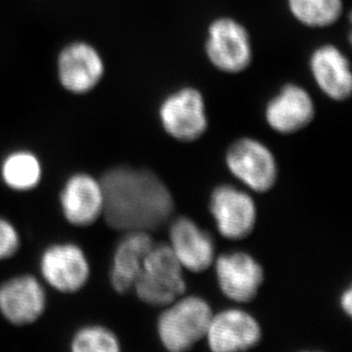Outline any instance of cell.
I'll return each instance as SVG.
<instances>
[{
	"label": "cell",
	"instance_id": "cell-17",
	"mask_svg": "<svg viewBox=\"0 0 352 352\" xmlns=\"http://www.w3.org/2000/svg\"><path fill=\"white\" fill-rule=\"evenodd\" d=\"M118 242L110 268V284L119 294L133 291L144 261L154 245L151 233L129 232Z\"/></svg>",
	"mask_w": 352,
	"mask_h": 352
},
{
	"label": "cell",
	"instance_id": "cell-4",
	"mask_svg": "<svg viewBox=\"0 0 352 352\" xmlns=\"http://www.w3.org/2000/svg\"><path fill=\"white\" fill-rule=\"evenodd\" d=\"M38 276L50 291L74 296L88 285L91 265L80 244L72 241H58L50 243L40 253Z\"/></svg>",
	"mask_w": 352,
	"mask_h": 352
},
{
	"label": "cell",
	"instance_id": "cell-3",
	"mask_svg": "<svg viewBox=\"0 0 352 352\" xmlns=\"http://www.w3.org/2000/svg\"><path fill=\"white\" fill-rule=\"evenodd\" d=\"M133 291L142 302L161 308L186 293L184 268L169 245L154 243Z\"/></svg>",
	"mask_w": 352,
	"mask_h": 352
},
{
	"label": "cell",
	"instance_id": "cell-19",
	"mask_svg": "<svg viewBox=\"0 0 352 352\" xmlns=\"http://www.w3.org/2000/svg\"><path fill=\"white\" fill-rule=\"evenodd\" d=\"M289 13L308 28H327L343 13V0H287Z\"/></svg>",
	"mask_w": 352,
	"mask_h": 352
},
{
	"label": "cell",
	"instance_id": "cell-15",
	"mask_svg": "<svg viewBox=\"0 0 352 352\" xmlns=\"http://www.w3.org/2000/svg\"><path fill=\"white\" fill-rule=\"evenodd\" d=\"M313 97L303 87L287 83L267 103L265 118L268 126L283 135L305 129L315 119Z\"/></svg>",
	"mask_w": 352,
	"mask_h": 352
},
{
	"label": "cell",
	"instance_id": "cell-13",
	"mask_svg": "<svg viewBox=\"0 0 352 352\" xmlns=\"http://www.w3.org/2000/svg\"><path fill=\"white\" fill-rule=\"evenodd\" d=\"M57 72L64 89L74 95H85L100 85L105 65L95 47L78 41L60 52Z\"/></svg>",
	"mask_w": 352,
	"mask_h": 352
},
{
	"label": "cell",
	"instance_id": "cell-1",
	"mask_svg": "<svg viewBox=\"0 0 352 352\" xmlns=\"http://www.w3.org/2000/svg\"><path fill=\"white\" fill-rule=\"evenodd\" d=\"M104 190L103 218L112 230L152 233L164 226L175 212V201L152 170L117 166L100 178Z\"/></svg>",
	"mask_w": 352,
	"mask_h": 352
},
{
	"label": "cell",
	"instance_id": "cell-20",
	"mask_svg": "<svg viewBox=\"0 0 352 352\" xmlns=\"http://www.w3.org/2000/svg\"><path fill=\"white\" fill-rule=\"evenodd\" d=\"M72 352H119L121 341L112 329L100 324H87L74 331L69 341Z\"/></svg>",
	"mask_w": 352,
	"mask_h": 352
},
{
	"label": "cell",
	"instance_id": "cell-11",
	"mask_svg": "<svg viewBox=\"0 0 352 352\" xmlns=\"http://www.w3.org/2000/svg\"><path fill=\"white\" fill-rule=\"evenodd\" d=\"M220 291L236 303H250L259 294L265 282L263 266L249 253H227L214 260Z\"/></svg>",
	"mask_w": 352,
	"mask_h": 352
},
{
	"label": "cell",
	"instance_id": "cell-10",
	"mask_svg": "<svg viewBox=\"0 0 352 352\" xmlns=\"http://www.w3.org/2000/svg\"><path fill=\"white\" fill-rule=\"evenodd\" d=\"M220 235L239 241L252 234L256 225L258 211L252 196L232 185L214 187L209 203Z\"/></svg>",
	"mask_w": 352,
	"mask_h": 352
},
{
	"label": "cell",
	"instance_id": "cell-9",
	"mask_svg": "<svg viewBox=\"0 0 352 352\" xmlns=\"http://www.w3.org/2000/svg\"><path fill=\"white\" fill-rule=\"evenodd\" d=\"M58 206L70 226H93L104 213V190L100 178L78 171L67 177L58 193Z\"/></svg>",
	"mask_w": 352,
	"mask_h": 352
},
{
	"label": "cell",
	"instance_id": "cell-2",
	"mask_svg": "<svg viewBox=\"0 0 352 352\" xmlns=\"http://www.w3.org/2000/svg\"><path fill=\"white\" fill-rule=\"evenodd\" d=\"M163 308L157 318V333L168 351H187L206 339L213 315L206 300L184 294Z\"/></svg>",
	"mask_w": 352,
	"mask_h": 352
},
{
	"label": "cell",
	"instance_id": "cell-16",
	"mask_svg": "<svg viewBox=\"0 0 352 352\" xmlns=\"http://www.w3.org/2000/svg\"><path fill=\"white\" fill-rule=\"evenodd\" d=\"M310 72L322 93L331 100L343 102L351 96L352 74L349 60L334 45H322L309 60Z\"/></svg>",
	"mask_w": 352,
	"mask_h": 352
},
{
	"label": "cell",
	"instance_id": "cell-8",
	"mask_svg": "<svg viewBox=\"0 0 352 352\" xmlns=\"http://www.w3.org/2000/svg\"><path fill=\"white\" fill-rule=\"evenodd\" d=\"M226 166L235 178L256 193L273 190L278 178L273 152L263 142L250 137L239 138L230 145Z\"/></svg>",
	"mask_w": 352,
	"mask_h": 352
},
{
	"label": "cell",
	"instance_id": "cell-22",
	"mask_svg": "<svg viewBox=\"0 0 352 352\" xmlns=\"http://www.w3.org/2000/svg\"><path fill=\"white\" fill-rule=\"evenodd\" d=\"M340 307L348 317L352 315V289L351 286L346 287L340 296Z\"/></svg>",
	"mask_w": 352,
	"mask_h": 352
},
{
	"label": "cell",
	"instance_id": "cell-5",
	"mask_svg": "<svg viewBox=\"0 0 352 352\" xmlns=\"http://www.w3.org/2000/svg\"><path fill=\"white\" fill-rule=\"evenodd\" d=\"M48 291L39 276L22 273L0 283V316L15 327L39 322L48 308Z\"/></svg>",
	"mask_w": 352,
	"mask_h": 352
},
{
	"label": "cell",
	"instance_id": "cell-12",
	"mask_svg": "<svg viewBox=\"0 0 352 352\" xmlns=\"http://www.w3.org/2000/svg\"><path fill=\"white\" fill-rule=\"evenodd\" d=\"M263 339V329L254 316L239 308L213 314L206 340L214 352L253 349Z\"/></svg>",
	"mask_w": 352,
	"mask_h": 352
},
{
	"label": "cell",
	"instance_id": "cell-6",
	"mask_svg": "<svg viewBox=\"0 0 352 352\" xmlns=\"http://www.w3.org/2000/svg\"><path fill=\"white\" fill-rule=\"evenodd\" d=\"M159 118L164 131L183 143L199 140L209 126L204 96L194 87L168 95L160 105Z\"/></svg>",
	"mask_w": 352,
	"mask_h": 352
},
{
	"label": "cell",
	"instance_id": "cell-7",
	"mask_svg": "<svg viewBox=\"0 0 352 352\" xmlns=\"http://www.w3.org/2000/svg\"><path fill=\"white\" fill-rule=\"evenodd\" d=\"M206 54L217 70L236 74L252 63V41L249 31L232 17H219L210 24Z\"/></svg>",
	"mask_w": 352,
	"mask_h": 352
},
{
	"label": "cell",
	"instance_id": "cell-14",
	"mask_svg": "<svg viewBox=\"0 0 352 352\" xmlns=\"http://www.w3.org/2000/svg\"><path fill=\"white\" fill-rule=\"evenodd\" d=\"M169 241L170 249L184 270L203 273L216 260V246L212 237L187 217H180L171 223Z\"/></svg>",
	"mask_w": 352,
	"mask_h": 352
},
{
	"label": "cell",
	"instance_id": "cell-21",
	"mask_svg": "<svg viewBox=\"0 0 352 352\" xmlns=\"http://www.w3.org/2000/svg\"><path fill=\"white\" fill-rule=\"evenodd\" d=\"M22 248V235L16 225L0 214V263L16 256Z\"/></svg>",
	"mask_w": 352,
	"mask_h": 352
},
{
	"label": "cell",
	"instance_id": "cell-18",
	"mask_svg": "<svg viewBox=\"0 0 352 352\" xmlns=\"http://www.w3.org/2000/svg\"><path fill=\"white\" fill-rule=\"evenodd\" d=\"M43 163L34 151L16 148L0 161V180L14 193H29L37 190L43 179Z\"/></svg>",
	"mask_w": 352,
	"mask_h": 352
}]
</instances>
